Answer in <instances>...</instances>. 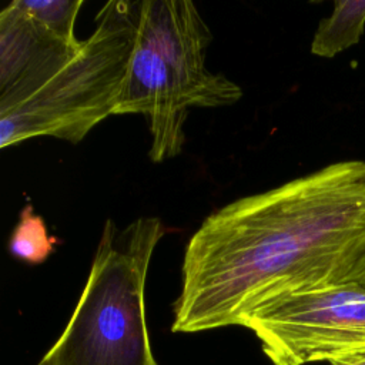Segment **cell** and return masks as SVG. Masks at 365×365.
I'll return each instance as SVG.
<instances>
[{
	"label": "cell",
	"mask_w": 365,
	"mask_h": 365,
	"mask_svg": "<svg viewBox=\"0 0 365 365\" xmlns=\"http://www.w3.org/2000/svg\"><path fill=\"white\" fill-rule=\"evenodd\" d=\"M365 29V0L335 1L329 17L322 19L311 43V53L331 58L359 43Z\"/></svg>",
	"instance_id": "6"
},
{
	"label": "cell",
	"mask_w": 365,
	"mask_h": 365,
	"mask_svg": "<svg viewBox=\"0 0 365 365\" xmlns=\"http://www.w3.org/2000/svg\"><path fill=\"white\" fill-rule=\"evenodd\" d=\"M240 327L252 331L272 365L365 359V282L277 298L247 314Z\"/></svg>",
	"instance_id": "5"
},
{
	"label": "cell",
	"mask_w": 365,
	"mask_h": 365,
	"mask_svg": "<svg viewBox=\"0 0 365 365\" xmlns=\"http://www.w3.org/2000/svg\"><path fill=\"white\" fill-rule=\"evenodd\" d=\"M58 240L48 234L46 221L40 217L33 205L27 204L21 211L14 231L10 237L9 250L16 258L37 265L44 262Z\"/></svg>",
	"instance_id": "7"
},
{
	"label": "cell",
	"mask_w": 365,
	"mask_h": 365,
	"mask_svg": "<svg viewBox=\"0 0 365 365\" xmlns=\"http://www.w3.org/2000/svg\"><path fill=\"white\" fill-rule=\"evenodd\" d=\"M351 281H358V282H365V261L358 267V269L354 272Z\"/></svg>",
	"instance_id": "9"
},
{
	"label": "cell",
	"mask_w": 365,
	"mask_h": 365,
	"mask_svg": "<svg viewBox=\"0 0 365 365\" xmlns=\"http://www.w3.org/2000/svg\"><path fill=\"white\" fill-rule=\"evenodd\" d=\"M165 234L158 217L118 230L107 220L77 305L37 365H160L145 318V281Z\"/></svg>",
	"instance_id": "4"
},
{
	"label": "cell",
	"mask_w": 365,
	"mask_h": 365,
	"mask_svg": "<svg viewBox=\"0 0 365 365\" xmlns=\"http://www.w3.org/2000/svg\"><path fill=\"white\" fill-rule=\"evenodd\" d=\"M211 40L192 1H137L135 41L115 114L147 117L154 163L181 153L191 107L231 106L242 96L238 84L207 68Z\"/></svg>",
	"instance_id": "3"
},
{
	"label": "cell",
	"mask_w": 365,
	"mask_h": 365,
	"mask_svg": "<svg viewBox=\"0 0 365 365\" xmlns=\"http://www.w3.org/2000/svg\"><path fill=\"white\" fill-rule=\"evenodd\" d=\"M365 261V161L238 198L191 235L173 332L231 325L277 298L351 281Z\"/></svg>",
	"instance_id": "1"
},
{
	"label": "cell",
	"mask_w": 365,
	"mask_h": 365,
	"mask_svg": "<svg viewBox=\"0 0 365 365\" xmlns=\"http://www.w3.org/2000/svg\"><path fill=\"white\" fill-rule=\"evenodd\" d=\"M137 30V1H107L90 37L57 41L29 16L0 37V148L31 137L81 141L115 114Z\"/></svg>",
	"instance_id": "2"
},
{
	"label": "cell",
	"mask_w": 365,
	"mask_h": 365,
	"mask_svg": "<svg viewBox=\"0 0 365 365\" xmlns=\"http://www.w3.org/2000/svg\"><path fill=\"white\" fill-rule=\"evenodd\" d=\"M344 365H365V359L355 361V362H349V364H344Z\"/></svg>",
	"instance_id": "10"
},
{
	"label": "cell",
	"mask_w": 365,
	"mask_h": 365,
	"mask_svg": "<svg viewBox=\"0 0 365 365\" xmlns=\"http://www.w3.org/2000/svg\"><path fill=\"white\" fill-rule=\"evenodd\" d=\"M17 3L53 38L68 46L81 41L76 37L74 24L83 0H17Z\"/></svg>",
	"instance_id": "8"
}]
</instances>
